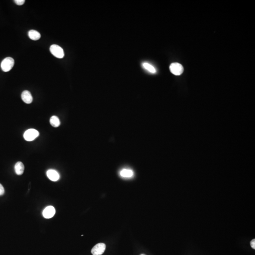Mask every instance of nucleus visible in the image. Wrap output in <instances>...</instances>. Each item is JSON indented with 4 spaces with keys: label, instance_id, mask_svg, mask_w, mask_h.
<instances>
[{
    "label": "nucleus",
    "instance_id": "obj_1",
    "mask_svg": "<svg viewBox=\"0 0 255 255\" xmlns=\"http://www.w3.org/2000/svg\"><path fill=\"white\" fill-rule=\"evenodd\" d=\"M14 60L11 57H7L2 61L1 67L4 72H8L12 69L14 66Z\"/></svg>",
    "mask_w": 255,
    "mask_h": 255
},
{
    "label": "nucleus",
    "instance_id": "obj_2",
    "mask_svg": "<svg viewBox=\"0 0 255 255\" xmlns=\"http://www.w3.org/2000/svg\"><path fill=\"white\" fill-rule=\"evenodd\" d=\"M50 51L52 54L56 58L61 59L65 56V52L63 49L58 45H52L50 48Z\"/></svg>",
    "mask_w": 255,
    "mask_h": 255
},
{
    "label": "nucleus",
    "instance_id": "obj_3",
    "mask_svg": "<svg viewBox=\"0 0 255 255\" xmlns=\"http://www.w3.org/2000/svg\"><path fill=\"white\" fill-rule=\"evenodd\" d=\"M171 72L175 75H181L183 73L184 69L182 65L178 62L172 63L170 66Z\"/></svg>",
    "mask_w": 255,
    "mask_h": 255
},
{
    "label": "nucleus",
    "instance_id": "obj_4",
    "mask_svg": "<svg viewBox=\"0 0 255 255\" xmlns=\"http://www.w3.org/2000/svg\"><path fill=\"white\" fill-rule=\"evenodd\" d=\"M39 133L38 131L35 129H29L24 134V137L26 140L31 141L33 140L39 136Z\"/></svg>",
    "mask_w": 255,
    "mask_h": 255
},
{
    "label": "nucleus",
    "instance_id": "obj_5",
    "mask_svg": "<svg viewBox=\"0 0 255 255\" xmlns=\"http://www.w3.org/2000/svg\"><path fill=\"white\" fill-rule=\"evenodd\" d=\"M105 249V244L103 243H98L92 249L91 253L93 255H101L104 253Z\"/></svg>",
    "mask_w": 255,
    "mask_h": 255
},
{
    "label": "nucleus",
    "instance_id": "obj_6",
    "mask_svg": "<svg viewBox=\"0 0 255 255\" xmlns=\"http://www.w3.org/2000/svg\"><path fill=\"white\" fill-rule=\"evenodd\" d=\"M55 214V209L52 206H48L46 207L42 212L43 216L46 219H49L54 216Z\"/></svg>",
    "mask_w": 255,
    "mask_h": 255
},
{
    "label": "nucleus",
    "instance_id": "obj_7",
    "mask_svg": "<svg viewBox=\"0 0 255 255\" xmlns=\"http://www.w3.org/2000/svg\"><path fill=\"white\" fill-rule=\"evenodd\" d=\"M21 98L24 102L27 104H30L33 101V97L30 92L28 90H25L21 94Z\"/></svg>",
    "mask_w": 255,
    "mask_h": 255
},
{
    "label": "nucleus",
    "instance_id": "obj_8",
    "mask_svg": "<svg viewBox=\"0 0 255 255\" xmlns=\"http://www.w3.org/2000/svg\"><path fill=\"white\" fill-rule=\"evenodd\" d=\"M48 178L52 181H56L60 179V175L55 170H49L47 172Z\"/></svg>",
    "mask_w": 255,
    "mask_h": 255
},
{
    "label": "nucleus",
    "instance_id": "obj_9",
    "mask_svg": "<svg viewBox=\"0 0 255 255\" xmlns=\"http://www.w3.org/2000/svg\"><path fill=\"white\" fill-rule=\"evenodd\" d=\"M120 175L123 178H131L134 175V172L131 169H123L120 172Z\"/></svg>",
    "mask_w": 255,
    "mask_h": 255
},
{
    "label": "nucleus",
    "instance_id": "obj_10",
    "mask_svg": "<svg viewBox=\"0 0 255 255\" xmlns=\"http://www.w3.org/2000/svg\"><path fill=\"white\" fill-rule=\"evenodd\" d=\"M14 169H15V171L17 175H21L24 172L25 167H24V165L22 162H18L15 165Z\"/></svg>",
    "mask_w": 255,
    "mask_h": 255
},
{
    "label": "nucleus",
    "instance_id": "obj_11",
    "mask_svg": "<svg viewBox=\"0 0 255 255\" xmlns=\"http://www.w3.org/2000/svg\"><path fill=\"white\" fill-rule=\"evenodd\" d=\"M28 36L33 40H38L41 38V35L38 31L35 30H30L28 33Z\"/></svg>",
    "mask_w": 255,
    "mask_h": 255
},
{
    "label": "nucleus",
    "instance_id": "obj_12",
    "mask_svg": "<svg viewBox=\"0 0 255 255\" xmlns=\"http://www.w3.org/2000/svg\"><path fill=\"white\" fill-rule=\"evenodd\" d=\"M142 67L145 70H146V71H148L150 73H156V68L153 65H152L151 64L148 63V62H144L142 64Z\"/></svg>",
    "mask_w": 255,
    "mask_h": 255
},
{
    "label": "nucleus",
    "instance_id": "obj_13",
    "mask_svg": "<svg viewBox=\"0 0 255 255\" xmlns=\"http://www.w3.org/2000/svg\"><path fill=\"white\" fill-rule=\"evenodd\" d=\"M51 125L54 127L57 128L60 126V121L58 117L56 116H52L50 120Z\"/></svg>",
    "mask_w": 255,
    "mask_h": 255
},
{
    "label": "nucleus",
    "instance_id": "obj_14",
    "mask_svg": "<svg viewBox=\"0 0 255 255\" xmlns=\"http://www.w3.org/2000/svg\"><path fill=\"white\" fill-rule=\"evenodd\" d=\"M14 2H15L16 5H24V3L25 2V0H15Z\"/></svg>",
    "mask_w": 255,
    "mask_h": 255
},
{
    "label": "nucleus",
    "instance_id": "obj_15",
    "mask_svg": "<svg viewBox=\"0 0 255 255\" xmlns=\"http://www.w3.org/2000/svg\"><path fill=\"white\" fill-rule=\"evenodd\" d=\"M5 193V189L3 186L1 184H0V196L2 195Z\"/></svg>",
    "mask_w": 255,
    "mask_h": 255
},
{
    "label": "nucleus",
    "instance_id": "obj_16",
    "mask_svg": "<svg viewBox=\"0 0 255 255\" xmlns=\"http://www.w3.org/2000/svg\"><path fill=\"white\" fill-rule=\"evenodd\" d=\"M250 245L252 249H255V239H253L252 241H251Z\"/></svg>",
    "mask_w": 255,
    "mask_h": 255
},
{
    "label": "nucleus",
    "instance_id": "obj_17",
    "mask_svg": "<svg viewBox=\"0 0 255 255\" xmlns=\"http://www.w3.org/2000/svg\"><path fill=\"white\" fill-rule=\"evenodd\" d=\"M141 255H144V254H141Z\"/></svg>",
    "mask_w": 255,
    "mask_h": 255
}]
</instances>
